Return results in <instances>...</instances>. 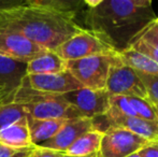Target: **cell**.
<instances>
[{
    "label": "cell",
    "mask_w": 158,
    "mask_h": 157,
    "mask_svg": "<svg viewBox=\"0 0 158 157\" xmlns=\"http://www.w3.org/2000/svg\"><path fill=\"white\" fill-rule=\"evenodd\" d=\"M154 21L151 0H100L97 6L86 8L84 17L87 30L116 53L129 48Z\"/></svg>",
    "instance_id": "obj_1"
},
{
    "label": "cell",
    "mask_w": 158,
    "mask_h": 157,
    "mask_svg": "<svg viewBox=\"0 0 158 157\" xmlns=\"http://www.w3.org/2000/svg\"><path fill=\"white\" fill-rule=\"evenodd\" d=\"M75 14L23 3L0 11V29L16 32L46 51H55L84 29Z\"/></svg>",
    "instance_id": "obj_2"
},
{
    "label": "cell",
    "mask_w": 158,
    "mask_h": 157,
    "mask_svg": "<svg viewBox=\"0 0 158 157\" xmlns=\"http://www.w3.org/2000/svg\"><path fill=\"white\" fill-rule=\"evenodd\" d=\"M13 102L24 105L28 118L35 119H74L83 118L61 95H50L32 89L24 82L16 90Z\"/></svg>",
    "instance_id": "obj_3"
},
{
    "label": "cell",
    "mask_w": 158,
    "mask_h": 157,
    "mask_svg": "<svg viewBox=\"0 0 158 157\" xmlns=\"http://www.w3.org/2000/svg\"><path fill=\"white\" fill-rule=\"evenodd\" d=\"M116 54L97 55L87 58L67 61L66 68L82 87L89 89H106L109 72Z\"/></svg>",
    "instance_id": "obj_4"
},
{
    "label": "cell",
    "mask_w": 158,
    "mask_h": 157,
    "mask_svg": "<svg viewBox=\"0 0 158 157\" xmlns=\"http://www.w3.org/2000/svg\"><path fill=\"white\" fill-rule=\"evenodd\" d=\"M55 52L64 61L77 60L97 55L116 54L109 44L85 28L58 46Z\"/></svg>",
    "instance_id": "obj_5"
},
{
    "label": "cell",
    "mask_w": 158,
    "mask_h": 157,
    "mask_svg": "<svg viewBox=\"0 0 158 157\" xmlns=\"http://www.w3.org/2000/svg\"><path fill=\"white\" fill-rule=\"evenodd\" d=\"M106 90L110 96L137 97L148 99L146 90L138 72L126 65L118 55L112 64L106 81Z\"/></svg>",
    "instance_id": "obj_6"
},
{
    "label": "cell",
    "mask_w": 158,
    "mask_h": 157,
    "mask_svg": "<svg viewBox=\"0 0 158 157\" xmlns=\"http://www.w3.org/2000/svg\"><path fill=\"white\" fill-rule=\"evenodd\" d=\"M150 141L117 127H111L102 134L97 157H127L138 153Z\"/></svg>",
    "instance_id": "obj_7"
},
{
    "label": "cell",
    "mask_w": 158,
    "mask_h": 157,
    "mask_svg": "<svg viewBox=\"0 0 158 157\" xmlns=\"http://www.w3.org/2000/svg\"><path fill=\"white\" fill-rule=\"evenodd\" d=\"M63 97L75 108L83 118L94 119L106 115L110 110V95L106 89L81 87Z\"/></svg>",
    "instance_id": "obj_8"
},
{
    "label": "cell",
    "mask_w": 158,
    "mask_h": 157,
    "mask_svg": "<svg viewBox=\"0 0 158 157\" xmlns=\"http://www.w3.org/2000/svg\"><path fill=\"white\" fill-rule=\"evenodd\" d=\"M45 51L16 32L0 29V55L2 56L28 64Z\"/></svg>",
    "instance_id": "obj_9"
},
{
    "label": "cell",
    "mask_w": 158,
    "mask_h": 157,
    "mask_svg": "<svg viewBox=\"0 0 158 157\" xmlns=\"http://www.w3.org/2000/svg\"><path fill=\"white\" fill-rule=\"evenodd\" d=\"M24 82L38 92L61 96L82 87L68 70L51 74H30L24 78Z\"/></svg>",
    "instance_id": "obj_10"
},
{
    "label": "cell",
    "mask_w": 158,
    "mask_h": 157,
    "mask_svg": "<svg viewBox=\"0 0 158 157\" xmlns=\"http://www.w3.org/2000/svg\"><path fill=\"white\" fill-rule=\"evenodd\" d=\"M104 118L106 121L108 129L111 127L122 128L150 142H158V122L148 121L137 116H125L111 109L104 115Z\"/></svg>",
    "instance_id": "obj_11"
},
{
    "label": "cell",
    "mask_w": 158,
    "mask_h": 157,
    "mask_svg": "<svg viewBox=\"0 0 158 157\" xmlns=\"http://www.w3.org/2000/svg\"><path fill=\"white\" fill-rule=\"evenodd\" d=\"M94 129L93 119L81 118L74 119H68L64 124L59 131L50 139L44 142L40 147L50 149L53 151L66 153V151L85 132Z\"/></svg>",
    "instance_id": "obj_12"
},
{
    "label": "cell",
    "mask_w": 158,
    "mask_h": 157,
    "mask_svg": "<svg viewBox=\"0 0 158 157\" xmlns=\"http://www.w3.org/2000/svg\"><path fill=\"white\" fill-rule=\"evenodd\" d=\"M27 64L0 55V89L14 98V94L27 76Z\"/></svg>",
    "instance_id": "obj_13"
},
{
    "label": "cell",
    "mask_w": 158,
    "mask_h": 157,
    "mask_svg": "<svg viewBox=\"0 0 158 157\" xmlns=\"http://www.w3.org/2000/svg\"><path fill=\"white\" fill-rule=\"evenodd\" d=\"M68 119H35L28 118L27 124L31 144L40 147L52 139Z\"/></svg>",
    "instance_id": "obj_14"
},
{
    "label": "cell",
    "mask_w": 158,
    "mask_h": 157,
    "mask_svg": "<svg viewBox=\"0 0 158 157\" xmlns=\"http://www.w3.org/2000/svg\"><path fill=\"white\" fill-rule=\"evenodd\" d=\"M64 61L55 51H45L43 54L27 64V76L30 74H51L67 70Z\"/></svg>",
    "instance_id": "obj_15"
},
{
    "label": "cell",
    "mask_w": 158,
    "mask_h": 157,
    "mask_svg": "<svg viewBox=\"0 0 158 157\" xmlns=\"http://www.w3.org/2000/svg\"><path fill=\"white\" fill-rule=\"evenodd\" d=\"M0 144L19 149L32 147L27 118L21 119L13 125L0 130Z\"/></svg>",
    "instance_id": "obj_16"
},
{
    "label": "cell",
    "mask_w": 158,
    "mask_h": 157,
    "mask_svg": "<svg viewBox=\"0 0 158 157\" xmlns=\"http://www.w3.org/2000/svg\"><path fill=\"white\" fill-rule=\"evenodd\" d=\"M102 132L89 130L82 134L66 151V155L74 157H95L98 155L101 144Z\"/></svg>",
    "instance_id": "obj_17"
},
{
    "label": "cell",
    "mask_w": 158,
    "mask_h": 157,
    "mask_svg": "<svg viewBox=\"0 0 158 157\" xmlns=\"http://www.w3.org/2000/svg\"><path fill=\"white\" fill-rule=\"evenodd\" d=\"M117 55L126 65L130 66L135 71L158 76V64L156 61L152 60L150 57L145 56L132 48H127L123 52L117 53Z\"/></svg>",
    "instance_id": "obj_18"
},
{
    "label": "cell",
    "mask_w": 158,
    "mask_h": 157,
    "mask_svg": "<svg viewBox=\"0 0 158 157\" xmlns=\"http://www.w3.org/2000/svg\"><path fill=\"white\" fill-rule=\"evenodd\" d=\"M25 118H28V113L24 105L16 102L0 105V130Z\"/></svg>",
    "instance_id": "obj_19"
},
{
    "label": "cell",
    "mask_w": 158,
    "mask_h": 157,
    "mask_svg": "<svg viewBox=\"0 0 158 157\" xmlns=\"http://www.w3.org/2000/svg\"><path fill=\"white\" fill-rule=\"evenodd\" d=\"M28 4L41 6L48 10H54L61 13L77 14L81 6H84V1H73V0H25Z\"/></svg>",
    "instance_id": "obj_20"
},
{
    "label": "cell",
    "mask_w": 158,
    "mask_h": 157,
    "mask_svg": "<svg viewBox=\"0 0 158 157\" xmlns=\"http://www.w3.org/2000/svg\"><path fill=\"white\" fill-rule=\"evenodd\" d=\"M128 99L138 118L158 122V112L156 107L152 105L148 99L137 98V97H128Z\"/></svg>",
    "instance_id": "obj_21"
},
{
    "label": "cell",
    "mask_w": 158,
    "mask_h": 157,
    "mask_svg": "<svg viewBox=\"0 0 158 157\" xmlns=\"http://www.w3.org/2000/svg\"><path fill=\"white\" fill-rule=\"evenodd\" d=\"M138 76L146 90L148 100L156 107L158 105V76H150L142 72H138Z\"/></svg>",
    "instance_id": "obj_22"
},
{
    "label": "cell",
    "mask_w": 158,
    "mask_h": 157,
    "mask_svg": "<svg viewBox=\"0 0 158 157\" xmlns=\"http://www.w3.org/2000/svg\"><path fill=\"white\" fill-rule=\"evenodd\" d=\"M35 145L29 147H10L0 144V157H27Z\"/></svg>",
    "instance_id": "obj_23"
},
{
    "label": "cell",
    "mask_w": 158,
    "mask_h": 157,
    "mask_svg": "<svg viewBox=\"0 0 158 157\" xmlns=\"http://www.w3.org/2000/svg\"><path fill=\"white\" fill-rule=\"evenodd\" d=\"M64 153L53 151L42 147H35L27 157H63Z\"/></svg>",
    "instance_id": "obj_24"
},
{
    "label": "cell",
    "mask_w": 158,
    "mask_h": 157,
    "mask_svg": "<svg viewBox=\"0 0 158 157\" xmlns=\"http://www.w3.org/2000/svg\"><path fill=\"white\" fill-rule=\"evenodd\" d=\"M141 157H158V142H150L139 151Z\"/></svg>",
    "instance_id": "obj_25"
},
{
    "label": "cell",
    "mask_w": 158,
    "mask_h": 157,
    "mask_svg": "<svg viewBox=\"0 0 158 157\" xmlns=\"http://www.w3.org/2000/svg\"><path fill=\"white\" fill-rule=\"evenodd\" d=\"M139 38L143 39L145 42H148V44H151L152 46H154L156 50H158V40L155 38L154 36H153L152 34H151L150 31L148 30V28H146L145 30H144L143 32H142L141 35L139 36Z\"/></svg>",
    "instance_id": "obj_26"
},
{
    "label": "cell",
    "mask_w": 158,
    "mask_h": 157,
    "mask_svg": "<svg viewBox=\"0 0 158 157\" xmlns=\"http://www.w3.org/2000/svg\"><path fill=\"white\" fill-rule=\"evenodd\" d=\"M24 0H0V11L23 3Z\"/></svg>",
    "instance_id": "obj_27"
},
{
    "label": "cell",
    "mask_w": 158,
    "mask_h": 157,
    "mask_svg": "<svg viewBox=\"0 0 158 157\" xmlns=\"http://www.w3.org/2000/svg\"><path fill=\"white\" fill-rule=\"evenodd\" d=\"M13 99L11 96H9L8 94L3 92V90L0 89V105L1 103H8V102H12Z\"/></svg>",
    "instance_id": "obj_28"
},
{
    "label": "cell",
    "mask_w": 158,
    "mask_h": 157,
    "mask_svg": "<svg viewBox=\"0 0 158 157\" xmlns=\"http://www.w3.org/2000/svg\"><path fill=\"white\" fill-rule=\"evenodd\" d=\"M127 157H141V155H140V154H139V152H138V153L131 154V155H129V156H127Z\"/></svg>",
    "instance_id": "obj_29"
},
{
    "label": "cell",
    "mask_w": 158,
    "mask_h": 157,
    "mask_svg": "<svg viewBox=\"0 0 158 157\" xmlns=\"http://www.w3.org/2000/svg\"><path fill=\"white\" fill-rule=\"evenodd\" d=\"M63 157H74V156H69V155H66V154H64ZM95 157H97V156H95Z\"/></svg>",
    "instance_id": "obj_30"
},
{
    "label": "cell",
    "mask_w": 158,
    "mask_h": 157,
    "mask_svg": "<svg viewBox=\"0 0 158 157\" xmlns=\"http://www.w3.org/2000/svg\"><path fill=\"white\" fill-rule=\"evenodd\" d=\"M156 110H157V112H158V105H156Z\"/></svg>",
    "instance_id": "obj_31"
},
{
    "label": "cell",
    "mask_w": 158,
    "mask_h": 157,
    "mask_svg": "<svg viewBox=\"0 0 158 157\" xmlns=\"http://www.w3.org/2000/svg\"><path fill=\"white\" fill-rule=\"evenodd\" d=\"M156 21L158 22V16H156Z\"/></svg>",
    "instance_id": "obj_32"
}]
</instances>
